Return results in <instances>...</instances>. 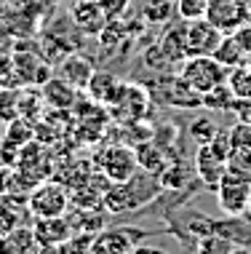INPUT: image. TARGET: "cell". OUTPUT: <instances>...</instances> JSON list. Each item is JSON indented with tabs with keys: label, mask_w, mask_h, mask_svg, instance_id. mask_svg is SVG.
Here are the masks:
<instances>
[{
	"label": "cell",
	"mask_w": 251,
	"mask_h": 254,
	"mask_svg": "<svg viewBox=\"0 0 251 254\" xmlns=\"http://www.w3.org/2000/svg\"><path fill=\"white\" fill-rule=\"evenodd\" d=\"M56 75H62L64 80H70L78 91H86L88 80H91V75H94V64L86 57H80V54H67V57L59 62Z\"/></svg>",
	"instance_id": "cell-17"
},
{
	"label": "cell",
	"mask_w": 251,
	"mask_h": 254,
	"mask_svg": "<svg viewBox=\"0 0 251 254\" xmlns=\"http://www.w3.org/2000/svg\"><path fill=\"white\" fill-rule=\"evenodd\" d=\"M27 209L32 217H62L70 211V193L62 182L46 180L30 190Z\"/></svg>",
	"instance_id": "cell-3"
},
{
	"label": "cell",
	"mask_w": 251,
	"mask_h": 254,
	"mask_svg": "<svg viewBox=\"0 0 251 254\" xmlns=\"http://www.w3.org/2000/svg\"><path fill=\"white\" fill-rule=\"evenodd\" d=\"M225 171H227V158H222L211 145H198V153H195V177L208 190H216V185H219Z\"/></svg>",
	"instance_id": "cell-13"
},
{
	"label": "cell",
	"mask_w": 251,
	"mask_h": 254,
	"mask_svg": "<svg viewBox=\"0 0 251 254\" xmlns=\"http://www.w3.org/2000/svg\"><path fill=\"white\" fill-rule=\"evenodd\" d=\"M176 11V0H145L142 3V19L147 24H168Z\"/></svg>",
	"instance_id": "cell-21"
},
{
	"label": "cell",
	"mask_w": 251,
	"mask_h": 254,
	"mask_svg": "<svg viewBox=\"0 0 251 254\" xmlns=\"http://www.w3.org/2000/svg\"><path fill=\"white\" fill-rule=\"evenodd\" d=\"M249 214H251V201H249Z\"/></svg>",
	"instance_id": "cell-37"
},
{
	"label": "cell",
	"mask_w": 251,
	"mask_h": 254,
	"mask_svg": "<svg viewBox=\"0 0 251 254\" xmlns=\"http://www.w3.org/2000/svg\"><path fill=\"white\" fill-rule=\"evenodd\" d=\"M208 11V0H176V13L182 22H195L203 19Z\"/></svg>",
	"instance_id": "cell-29"
},
{
	"label": "cell",
	"mask_w": 251,
	"mask_h": 254,
	"mask_svg": "<svg viewBox=\"0 0 251 254\" xmlns=\"http://www.w3.org/2000/svg\"><path fill=\"white\" fill-rule=\"evenodd\" d=\"M3 128H5V121L0 118V139H3Z\"/></svg>",
	"instance_id": "cell-35"
},
{
	"label": "cell",
	"mask_w": 251,
	"mask_h": 254,
	"mask_svg": "<svg viewBox=\"0 0 251 254\" xmlns=\"http://www.w3.org/2000/svg\"><path fill=\"white\" fill-rule=\"evenodd\" d=\"M227 163L235 169L251 171V123L249 121L235 123L233 131H230V158H227Z\"/></svg>",
	"instance_id": "cell-15"
},
{
	"label": "cell",
	"mask_w": 251,
	"mask_h": 254,
	"mask_svg": "<svg viewBox=\"0 0 251 254\" xmlns=\"http://www.w3.org/2000/svg\"><path fill=\"white\" fill-rule=\"evenodd\" d=\"M118 91H120V80L115 78L112 72H104V70H94L91 80H88V86H86L88 97L94 102H99V105H104V107L112 105L115 97H118Z\"/></svg>",
	"instance_id": "cell-18"
},
{
	"label": "cell",
	"mask_w": 251,
	"mask_h": 254,
	"mask_svg": "<svg viewBox=\"0 0 251 254\" xmlns=\"http://www.w3.org/2000/svg\"><path fill=\"white\" fill-rule=\"evenodd\" d=\"M8 241H11V252H13V254H32V252H40L38 238H35V230L27 228V225H16V228L8 233Z\"/></svg>",
	"instance_id": "cell-25"
},
{
	"label": "cell",
	"mask_w": 251,
	"mask_h": 254,
	"mask_svg": "<svg viewBox=\"0 0 251 254\" xmlns=\"http://www.w3.org/2000/svg\"><path fill=\"white\" fill-rule=\"evenodd\" d=\"M227 86L235 99H251V64H238L227 70Z\"/></svg>",
	"instance_id": "cell-24"
},
{
	"label": "cell",
	"mask_w": 251,
	"mask_h": 254,
	"mask_svg": "<svg viewBox=\"0 0 251 254\" xmlns=\"http://www.w3.org/2000/svg\"><path fill=\"white\" fill-rule=\"evenodd\" d=\"M163 193V185H160L158 174H150L145 169H137L128 180L123 182H112L110 188L104 190V198H101V209L107 214H137L139 209H147L155 198Z\"/></svg>",
	"instance_id": "cell-1"
},
{
	"label": "cell",
	"mask_w": 251,
	"mask_h": 254,
	"mask_svg": "<svg viewBox=\"0 0 251 254\" xmlns=\"http://www.w3.org/2000/svg\"><path fill=\"white\" fill-rule=\"evenodd\" d=\"M134 153H137L139 169L150 171V174H158V177H160V171H163L166 163H168L163 147H158L152 139H145V142H139V145H134Z\"/></svg>",
	"instance_id": "cell-20"
},
{
	"label": "cell",
	"mask_w": 251,
	"mask_h": 254,
	"mask_svg": "<svg viewBox=\"0 0 251 254\" xmlns=\"http://www.w3.org/2000/svg\"><path fill=\"white\" fill-rule=\"evenodd\" d=\"M5 11V0H0V13H3Z\"/></svg>",
	"instance_id": "cell-36"
},
{
	"label": "cell",
	"mask_w": 251,
	"mask_h": 254,
	"mask_svg": "<svg viewBox=\"0 0 251 254\" xmlns=\"http://www.w3.org/2000/svg\"><path fill=\"white\" fill-rule=\"evenodd\" d=\"M249 123H251V118H249Z\"/></svg>",
	"instance_id": "cell-38"
},
{
	"label": "cell",
	"mask_w": 251,
	"mask_h": 254,
	"mask_svg": "<svg viewBox=\"0 0 251 254\" xmlns=\"http://www.w3.org/2000/svg\"><path fill=\"white\" fill-rule=\"evenodd\" d=\"M99 5H101L107 19H123V13L128 11L131 0H99Z\"/></svg>",
	"instance_id": "cell-33"
},
{
	"label": "cell",
	"mask_w": 251,
	"mask_h": 254,
	"mask_svg": "<svg viewBox=\"0 0 251 254\" xmlns=\"http://www.w3.org/2000/svg\"><path fill=\"white\" fill-rule=\"evenodd\" d=\"M150 236H158V233H147L139 228H104L94 236L91 252L94 254H126L142 246V241Z\"/></svg>",
	"instance_id": "cell-7"
},
{
	"label": "cell",
	"mask_w": 251,
	"mask_h": 254,
	"mask_svg": "<svg viewBox=\"0 0 251 254\" xmlns=\"http://www.w3.org/2000/svg\"><path fill=\"white\" fill-rule=\"evenodd\" d=\"M91 161L110 182H123L139 169L134 147L123 145V142H118V145H104Z\"/></svg>",
	"instance_id": "cell-5"
},
{
	"label": "cell",
	"mask_w": 251,
	"mask_h": 254,
	"mask_svg": "<svg viewBox=\"0 0 251 254\" xmlns=\"http://www.w3.org/2000/svg\"><path fill=\"white\" fill-rule=\"evenodd\" d=\"M0 88H22V80H19L11 57H0Z\"/></svg>",
	"instance_id": "cell-31"
},
{
	"label": "cell",
	"mask_w": 251,
	"mask_h": 254,
	"mask_svg": "<svg viewBox=\"0 0 251 254\" xmlns=\"http://www.w3.org/2000/svg\"><path fill=\"white\" fill-rule=\"evenodd\" d=\"M201 99H203V107H208V110H233V105H235V94L230 91L227 80L214 86L211 91L201 94Z\"/></svg>",
	"instance_id": "cell-26"
},
{
	"label": "cell",
	"mask_w": 251,
	"mask_h": 254,
	"mask_svg": "<svg viewBox=\"0 0 251 254\" xmlns=\"http://www.w3.org/2000/svg\"><path fill=\"white\" fill-rule=\"evenodd\" d=\"M206 19L225 35L249 22V0H208Z\"/></svg>",
	"instance_id": "cell-9"
},
{
	"label": "cell",
	"mask_w": 251,
	"mask_h": 254,
	"mask_svg": "<svg viewBox=\"0 0 251 254\" xmlns=\"http://www.w3.org/2000/svg\"><path fill=\"white\" fill-rule=\"evenodd\" d=\"M11 59H13V67H16V75L22 80V86H38L40 88L51 78V64L35 51L16 49Z\"/></svg>",
	"instance_id": "cell-12"
},
{
	"label": "cell",
	"mask_w": 251,
	"mask_h": 254,
	"mask_svg": "<svg viewBox=\"0 0 251 254\" xmlns=\"http://www.w3.org/2000/svg\"><path fill=\"white\" fill-rule=\"evenodd\" d=\"M70 22L83 35H99L101 27L107 24V16L101 11L99 0H75L70 8Z\"/></svg>",
	"instance_id": "cell-14"
},
{
	"label": "cell",
	"mask_w": 251,
	"mask_h": 254,
	"mask_svg": "<svg viewBox=\"0 0 251 254\" xmlns=\"http://www.w3.org/2000/svg\"><path fill=\"white\" fill-rule=\"evenodd\" d=\"M40 91H43L46 105H49V107L72 110V107H75V102H78V88L72 86L70 80H64L62 75H51V78L40 86Z\"/></svg>",
	"instance_id": "cell-16"
},
{
	"label": "cell",
	"mask_w": 251,
	"mask_h": 254,
	"mask_svg": "<svg viewBox=\"0 0 251 254\" xmlns=\"http://www.w3.org/2000/svg\"><path fill=\"white\" fill-rule=\"evenodd\" d=\"M32 230H35L40 252H59V246L67 244L72 236L67 214H62V217H35Z\"/></svg>",
	"instance_id": "cell-11"
},
{
	"label": "cell",
	"mask_w": 251,
	"mask_h": 254,
	"mask_svg": "<svg viewBox=\"0 0 251 254\" xmlns=\"http://www.w3.org/2000/svg\"><path fill=\"white\" fill-rule=\"evenodd\" d=\"M193 249L195 252H203V254H227V252H235L238 246H235L230 238H225V236H219V233H211V236H203V238H198V241L193 244Z\"/></svg>",
	"instance_id": "cell-28"
},
{
	"label": "cell",
	"mask_w": 251,
	"mask_h": 254,
	"mask_svg": "<svg viewBox=\"0 0 251 254\" xmlns=\"http://www.w3.org/2000/svg\"><path fill=\"white\" fill-rule=\"evenodd\" d=\"M216 134H219V126H216V121L208 118V115H201V118H195L190 123V139H193L195 145H208Z\"/></svg>",
	"instance_id": "cell-27"
},
{
	"label": "cell",
	"mask_w": 251,
	"mask_h": 254,
	"mask_svg": "<svg viewBox=\"0 0 251 254\" xmlns=\"http://www.w3.org/2000/svg\"><path fill=\"white\" fill-rule=\"evenodd\" d=\"M230 35L235 38V43H238L241 49H243V54H246V57H251V22L241 24L238 30H235V32H230Z\"/></svg>",
	"instance_id": "cell-34"
},
{
	"label": "cell",
	"mask_w": 251,
	"mask_h": 254,
	"mask_svg": "<svg viewBox=\"0 0 251 254\" xmlns=\"http://www.w3.org/2000/svg\"><path fill=\"white\" fill-rule=\"evenodd\" d=\"M160 51L168 57V62H185L187 54H185V22L182 27H171L163 38H160Z\"/></svg>",
	"instance_id": "cell-22"
},
{
	"label": "cell",
	"mask_w": 251,
	"mask_h": 254,
	"mask_svg": "<svg viewBox=\"0 0 251 254\" xmlns=\"http://www.w3.org/2000/svg\"><path fill=\"white\" fill-rule=\"evenodd\" d=\"M0 118L5 123L19 118V88H0Z\"/></svg>",
	"instance_id": "cell-30"
},
{
	"label": "cell",
	"mask_w": 251,
	"mask_h": 254,
	"mask_svg": "<svg viewBox=\"0 0 251 254\" xmlns=\"http://www.w3.org/2000/svg\"><path fill=\"white\" fill-rule=\"evenodd\" d=\"M211 57L219 62V64H225L227 70H233V67L243 64V59H246V54H243V49L238 43H235L233 35H225L219 40V46H216V51L211 54Z\"/></svg>",
	"instance_id": "cell-23"
},
{
	"label": "cell",
	"mask_w": 251,
	"mask_h": 254,
	"mask_svg": "<svg viewBox=\"0 0 251 254\" xmlns=\"http://www.w3.org/2000/svg\"><path fill=\"white\" fill-rule=\"evenodd\" d=\"M147 105H150V99H147L145 88L131 86V83H120L118 97H115V102L110 105V115L120 123L142 121V115L147 113Z\"/></svg>",
	"instance_id": "cell-10"
},
{
	"label": "cell",
	"mask_w": 251,
	"mask_h": 254,
	"mask_svg": "<svg viewBox=\"0 0 251 254\" xmlns=\"http://www.w3.org/2000/svg\"><path fill=\"white\" fill-rule=\"evenodd\" d=\"M16 225H19V211L5 206V203H0V236H8Z\"/></svg>",
	"instance_id": "cell-32"
},
{
	"label": "cell",
	"mask_w": 251,
	"mask_h": 254,
	"mask_svg": "<svg viewBox=\"0 0 251 254\" xmlns=\"http://www.w3.org/2000/svg\"><path fill=\"white\" fill-rule=\"evenodd\" d=\"M222 38H225V32L216 30L206 16L195 19V22H185V54L187 57H211Z\"/></svg>",
	"instance_id": "cell-8"
},
{
	"label": "cell",
	"mask_w": 251,
	"mask_h": 254,
	"mask_svg": "<svg viewBox=\"0 0 251 254\" xmlns=\"http://www.w3.org/2000/svg\"><path fill=\"white\" fill-rule=\"evenodd\" d=\"M216 198H219L222 211L230 217H238L249 211L251 201V171L246 169H235L227 163V171L222 174L219 185H216Z\"/></svg>",
	"instance_id": "cell-2"
},
{
	"label": "cell",
	"mask_w": 251,
	"mask_h": 254,
	"mask_svg": "<svg viewBox=\"0 0 251 254\" xmlns=\"http://www.w3.org/2000/svg\"><path fill=\"white\" fill-rule=\"evenodd\" d=\"M179 78L198 94H206L227 80V67L219 64L214 57H187L179 70Z\"/></svg>",
	"instance_id": "cell-4"
},
{
	"label": "cell",
	"mask_w": 251,
	"mask_h": 254,
	"mask_svg": "<svg viewBox=\"0 0 251 254\" xmlns=\"http://www.w3.org/2000/svg\"><path fill=\"white\" fill-rule=\"evenodd\" d=\"M53 161H51V153H49V145L32 139L19 150V161H16V171L24 177L27 182L35 188V185L46 182L53 177Z\"/></svg>",
	"instance_id": "cell-6"
},
{
	"label": "cell",
	"mask_w": 251,
	"mask_h": 254,
	"mask_svg": "<svg viewBox=\"0 0 251 254\" xmlns=\"http://www.w3.org/2000/svg\"><path fill=\"white\" fill-rule=\"evenodd\" d=\"M67 219H70L72 233H91V236H97V233L104 230V225H107V211L104 209H80V206H72V211H67Z\"/></svg>",
	"instance_id": "cell-19"
}]
</instances>
